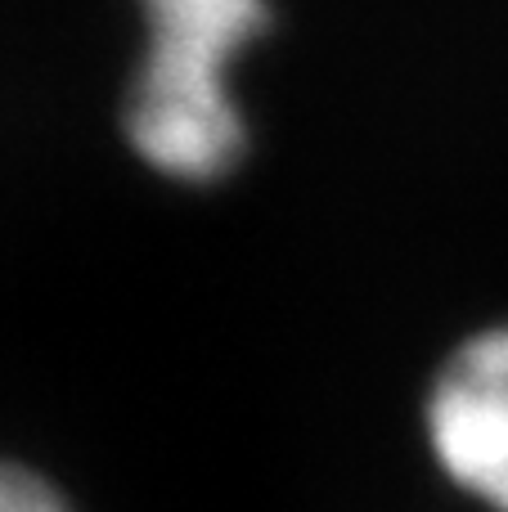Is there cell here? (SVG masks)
I'll list each match as a JSON object with an SVG mask.
<instances>
[{
  "label": "cell",
  "instance_id": "6da1fadb",
  "mask_svg": "<svg viewBox=\"0 0 508 512\" xmlns=\"http://www.w3.org/2000/svg\"><path fill=\"white\" fill-rule=\"evenodd\" d=\"M149 54L135 72L126 131L149 167L176 180H216L243 153V113L230 63L266 27L261 0H140Z\"/></svg>",
  "mask_w": 508,
  "mask_h": 512
},
{
  "label": "cell",
  "instance_id": "3957f363",
  "mask_svg": "<svg viewBox=\"0 0 508 512\" xmlns=\"http://www.w3.org/2000/svg\"><path fill=\"white\" fill-rule=\"evenodd\" d=\"M0 512H68V504L36 472L0 463Z\"/></svg>",
  "mask_w": 508,
  "mask_h": 512
},
{
  "label": "cell",
  "instance_id": "7a4b0ae2",
  "mask_svg": "<svg viewBox=\"0 0 508 512\" xmlns=\"http://www.w3.org/2000/svg\"><path fill=\"white\" fill-rule=\"evenodd\" d=\"M423 427L450 486L508 512V324L455 346L428 391Z\"/></svg>",
  "mask_w": 508,
  "mask_h": 512
}]
</instances>
